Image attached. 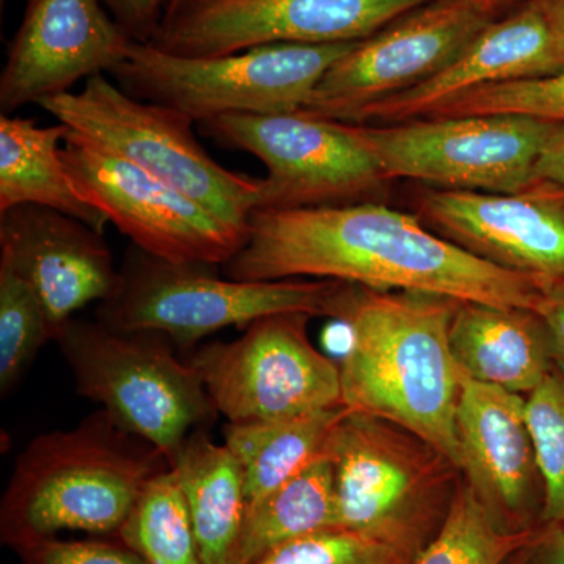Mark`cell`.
Segmentation results:
<instances>
[{"mask_svg":"<svg viewBox=\"0 0 564 564\" xmlns=\"http://www.w3.org/2000/svg\"><path fill=\"white\" fill-rule=\"evenodd\" d=\"M131 44L102 0H25L24 18L0 74L2 113L111 73Z\"/></svg>","mask_w":564,"mask_h":564,"instance_id":"2e32d148","label":"cell"},{"mask_svg":"<svg viewBox=\"0 0 564 564\" xmlns=\"http://www.w3.org/2000/svg\"><path fill=\"white\" fill-rule=\"evenodd\" d=\"M62 159L80 195L141 251L173 263L225 265L247 232L133 163L68 132Z\"/></svg>","mask_w":564,"mask_h":564,"instance_id":"4fadbf2b","label":"cell"},{"mask_svg":"<svg viewBox=\"0 0 564 564\" xmlns=\"http://www.w3.org/2000/svg\"><path fill=\"white\" fill-rule=\"evenodd\" d=\"M423 221L478 258L538 282H564V187L536 181L518 193L432 188Z\"/></svg>","mask_w":564,"mask_h":564,"instance_id":"9a60e30c","label":"cell"},{"mask_svg":"<svg viewBox=\"0 0 564 564\" xmlns=\"http://www.w3.org/2000/svg\"><path fill=\"white\" fill-rule=\"evenodd\" d=\"M170 0H102L110 17L137 43H150Z\"/></svg>","mask_w":564,"mask_h":564,"instance_id":"1f68e13d","label":"cell"},{"mask_svg":"<svg viewBox=\"0 0 564 564\" xmlns=\"http://www.w3.org/2000/svg\"><path fill=\"white\" fill-rule=\"evenodd\" d=\"M356 43H276L220 57H181L132 41L110 74L133 98L195 122L221 115L300 113L326 70Z\"/></svg>","mask_w":564,"mask_h":564,"instance_id":"52a82bcc","label":"cell"},{"mask_svg":"<svg viewBox=\"0 0 564 564\" xmlns=\"http://www.w3.org/2000/svg\"><path fill=\"white\" fill-rule=\"evenodd\" d=\"M21 564H147L132 549L115 541H39L18 549Z\"/></svg>","mask_w":564,"mask_h":564,"instance_id":"4dcf8cb0","label":"cell"},{"mask_svg":"<svg viewBox=\"0 0 564 564\" xmlns=\"http://www.w3.org/2000/svg\"><path fill=\"white\" fill-rule=\"evenodd\" d=\"M534 180L564 187V124H554L538 159Z\"/></svg>","mask_w":564,"mask_h":564,"instance_id":"836d02e7","label":"cell"},{"mask_svg":"<svg viewBox=\"0 0 564 564\" xmlns=\"http://www.w3.org/2000/svg\"><path fill=\"white\" fill-rule=\"evenodd\" d=\"M102 236L46 207L18 206L0 214V262L39 293L54 339L77 311L102 303L117 289L120 270Z\"/></svg>","mask_w":564,"mask_h":564,"instance_id":"e0dca14e","label":"cell"},{"mask_svg":"<svg viewBox=\"0 0 564 564\" xmlns=\"http://www.w3.org/2000/svg\"><path fill=\"white\" fill-rule=\"evenodd\" d=\"M54 340L77 392L154 445L172 466L188 436L218 414L198 370L182 362L162 334L117 332L73 317Z\"/></svg>","mask_w":564,"mask_h":564,"instance_id":"8992f818","label":"cell"},{"mask_svg":"<svg viewBox=\"0 0 564 564\" xmlns=\"http://www.w3.org/2000/svg\"><path fill=\"white\" fill-rule=\"evenodd\" d=\"M554 124L525 115H474L356 126L388 180L518 193L536 182L538 159Z\"/></svg>","mask_w":564,"mask_h":564,"instance_id":"30bf717a","label":"cell"},{"mask_svg":"<svg viewBox=\"0 0 564 564\" xmlns=\"http://www.w3.org/2000/svg\"><path fill=\"white\" fill-rule=\"evenodd\" d=\"M540 11L564 58V0H529Z\"/></svg>","mask_w":564,"mask_h":564,"instance_id":"d590c367","label":"cell"},{"mask_svg":"<svg viewBox=\"0 0 564 564\" xmlns=\"http://www.w3.org/2000/svg\"><path fill=\"white\" fill-rule=\"evenodd\" d=\"M525 115L564 124V69L533 79L499 82L464 91L423 118Z\"/></svg>","mask_w":564,"mask_h":564,"instance_id":"83f0119b","label":"cell"},{"mask_svg":"<svg viewBox=\"0 0 564 564\" xmlns=\"http://www.w3.org/2000/svg\"><path fill=\"white\" fill-rule=\"evenodd\" d=\"M311 315H267L232 343H212L193 355L218 414L229 423L281 421L344 406L340 366L307 336Z\"/></svg>","mask_w":564,"mask_h":564,"instance_id":"8fae6325","label":"cell"},{"mask_svg":"<svg viewBox=\"0 0 564 564\" xmlns=\"http://www.w3.org/2000/svg\"><path fill=\"white\" fill-rule=\"evenodd\" d=\"M458 304L432 293L378 292L344 282L332 317L350 332L340 364L344 406L402 426L462 473V372L451 348Z\"/></svg>","mask_w":564,"mask_h":564,"instance_id":"7a4b0ae2","label":"cell"},{"mask_svg":"<svg viewBox=\"0 0 564 564\" xmlns=\"http://www.w3.org/2000/svg\"><path fill=\"white\" fill-rule=\"evenodd\" d=\"M426 0H170L150 44L181 57H220L265 44L370 39Z\"/></svg>","mask_w":564,"mask_h":564,"instance_id":"7c38bea8","label":"cell"},{"mask_svg":"<svg viewBox=\"0 0 564 564\" xmlns=\"http://www.w3.org/2000/svg\"><path fill=\"white\" fill-rule=\"evenodd\" d=\"M198 124L215 143L263 163L256 210L370 202L389 181L355 122L282 113L221 115Z\"/></svg>","mask_w":564,"mask_h":564,"instance_id":"9c48e42d","label":"cell"},{"mask_svg":"<svg viewBox=\"0 0 564 564\" xmlns=\"http://www.w3.org/2000/svg\"><path fill=\"white\" fill-rule=\"evenodd\" d=\"M334 525V475L325 454L280 488L248 503L232 564L258 563L281 545Z\"/></svg>","mask_w":564,"mask_h":564,"instance_id":"cb8c5ba5","label":"cell"},{"mask_svg":"<svg viewBox=\"0 0 564 564\" xmlns=\"http://www.w3.org/2000/svg\"><path fill=\"white\" fill-rule=\"evenodd\" d=\"M115 538L147 564H203L173 467L147 485Z\"/></svg>","mask_w":564,"mask_h":564,"instance_id":"484cf974","label":"cell"},{"mask_svg":"<svg viewBox=\"0 0 564 564\" xmlns=\"http://www.w3.org/2000/svg\"><path fill=\"white\" fill-rule=\"evenodd\" d=\"M481 2L485 3L486 9L494 13V11L500 9V7L508 6V3H513L516 0H481Z\"/></svg>","mask_w":564,"mask_h":564,"instance_id":"8d00e7d4","label":"cell"},{"mask_svg":"<svg viewBox=\"0 0 564 564\" xmlns=\"http://www.w3.org/2000/svg\"><path fill=\"white\" fill-rule=\"evenodd\" d=\"M414 558L388 541L328 529L281 545L254 564H411Z\"/></svg>","mask_w":564,"mask_h":564,"instance_id":"f546056e","label":"cell"},{"mask_svg":"<svg viewBox=\"0 0 564 564\" xmlns=\"http://www.w3.org/2000/svg\"><path fill=\"white\" fill-rule=\"evenodd\" d=\"M564 525V524H563Z\"/></svg>","mask_w":564,"mask_h":564,"instance_id":"74e56055","label":"cell"},{"mask_svg":"<svg viewBox=\"0 0 564 564\" xmlns=\"http://www.w3.org/2000/svg\"><path fill=\"white\" fill-rule=\"evenodd\" d=\"M54 332L35 289L0 262V393L14 391Z\"/></svg>","mask_w":564,"mask_h":564,"instance_id":"4316f807","label":"cell"},{"mask_svg":"<svg viewBox=\"0 0 564 564\" xmlns=\"http://www.w3.org/2000/svg\"><path fill=\"white\" fill-rule=\"evenodd\" d=\"M564 69L562 52L540 11L527 2L503 21L491 22L473 43L430 79L359 111L355 124L419 120L434 107L489 84L551 76Z\"/></svg>","mask_w":564,"mask_h":564,"instance_id":"d6986e66","label":"cell"},{"mask_svg":"<svg viewBox=\"0 0 564 564\" xmlns=\"http://www.w3.org/2000/svg\"><path fill=\"white\" fill-rule=\"evenodd\" d=\"M347 408L314 411L281 421L226 423L225 445L242 469L252 503L325 455L326 444Z\"/></svg>","mask_w":564,"mask_h":564,"instance_id":"603a6c76","label":"cell"},{"mask_svg":"<svg viewBox=\"0 0 564 564\" xmlns=\"http://www.w3.org/2000/svg\"><path fill=\"white\" fill-rule=\"evenodd\" d=\"M451 348L464 377L519 395L534 391L554 372L547 326L536 311L524 307L459 303Z\"/></svg>","mask_w":564,"mask_h":564,"instance_id":"ffe728a7","label":"cell"},{"mask_svg":"<svg viewBox=\"0 0 564 564\" xmlns=\"http://www.w3.org/2000/svg\"><path fill=\"white\" fill-rule=\"evenodd\" d=\"M172 467L203 564H232L248 507L236 456L225 444H215L204 430H196Z\"/></svg>","mask_w":564,"mask_h":564,"instance_id":"7402d4cb","label":"cell"},{"mask_svg":"<svg viewBox=\"0 0 564 564\" xmlns=\"http://www.w3.org/2000/svg\"><path fill=\"white\" fill-rule=\"evenodd\" d=\"M527 422L543 481L541 521L564 524V377L555 370L529 393Z\"/></svg>","mask_w":564,"mask_h":564,"instance_id":"f1b7e54d","label":"cell"},{"mask_svg":"<svg viewBox=\"0 0 564 564\" xmlns=\"http://www.w3.org/2000/svg\"><path fill=\"white\" fill-rule=\"evenodd\" d=\"M481 0H444L359 41L334 63L300 113L352 122L359 111L430 79L491 24Z\"/></svg>","mask_w":564,"mask_h":564,"instance_id":"5bb4252c","label":"cell"},{"mask_svg":"<svg viewBox=\"0 0 564 564\" xmlns=\"http://www.w3.org/2000/svg\"><path fill=\"white\" fill-rule=\"evenodd\" d=\"M536 564H564V525H545L543 536L534 545Z\"/></svg>","mask_w":564,"mask_h":564,"instance_id":"e575fe53","label":"cell"},{"mask_svg":"<svg viewBox=\"0 0 564 564\" xmlns=\"http://www.w3.org/2000/svg\"><path fill=\"white\" fill-rule=\"evenodd\" d=\"M36 106L74 135L187 193L247 232L261 177L231 172L212 159L187 115L133 98L104 74L88 77L80 91L51 96Z\"/></svg>","mask_w":564,"mask_h":564,"instance_id":"ba28073f","label":"cell"},{"mask_svg":"<svg viewBox=\"0 0 564 564\" xmlns=\"http://www.w3.org/2000/svg\"><path fill=\"white\" fill-rule=\"evenodd\" d=\"M536 313L543 318L551 334L555 366L564 377V282L549 285L538 303Z\"/></svg>","mask_w":564,"mask_h":564,"instance_id":"d6a6232c","label":"cell"},{"mask_svg":"<svg viewBox=\"0 0 564 564\" xmlns=\"http://www.w3.org/2000/svg\"><path fill=\"white\" fill-rule=\"evenodd\" d=\"M456 434L462 473L494 518L508 530L532 529L529 516L541 475L524 397L462 375Z\"/></svg>","mask_w":564,"mask_h":564,"instance_id":"ac0fdd59","label":"cell"},{"mask_svg":"<svg viewBox=\"0 0 564 564\" xmlns=\"http://www.w3.org/2000/svg\"><path fill=\"white\" fill-rule=\"evenodd\" d=\"M212 265L173 263L133 247L117 289L99 303L98 322L129 333H158L177 347L251 325L267 315L303 313L332 317L343 281H237Z\"/></svg>","mask_w":564,"mask_h":564,"instance_id":"5b68a950","label":"cell"},{"mask_svg":"<svg viewBox=\"0 0 564 564\" xmlns=\"http://www.w3.org/2000/svg\"><path fill=\"white\" fill-rule=\"evenodd\" d=\"M223 269L237 281L313 276L533 311L544 291L433 232L421 218L375 202L254 210L242 248Z\"/></svg>","mask_w":564,"mask_h":564,"instance_id":"6da1fadb","label":"cell"},{"mask_svg":"<svg viewBox=\"0 0 564 564\" xmlns=\"http://www.w3.org/2000/svg\"><path fill=\"white\" fill-rule=\"evenodd\" d=\"M543 530H508L469 484L456 486L443 525L411 564H507L534 547Z\"/></svg>","mask_w":564,"mask_h":564,"instance_id":"d4e9b609","label":"cell"},{"mask_svg":"<svg viewBox=\"0 0 564 564\" xmlns=\"http://www.w3.org/2000/svg\"><path fill=\"white\" fill-rule=\"evenodd\" d=\"M170 467L99 408L74 429L40 434L18 456L0 503V541L17 552L65 530L115 538L147 485Z\"/></svg>","mask_w":564,"mask_h":564,"instance_id":"3957f363","label":"cell"},{"mask_svg":"<svg viewBox=\"0 0 564 564\" xmlns=\"http://www.w3.org/2000/svg\"><path fill=\"white\" fill-rule=\"evenodd\" d=\"M325 454L334 475V529L421 554L454 499V464L402 426L348 408Z\"/></svg>","mask_w":564,"mask_h":564,"instance_id":"277c9868","label":"cell"},{"mask_svg":"<svg viewBox=\"0 0 564 564\" xmlns=\"http://www.w3.org/2000/svg\"><path fill=\"white\" fill-rule=\"evenodd\" d=\"M69 129L0 115V214L18 206L62 212L104 234L107 220L77 191L62 159Z\"/></svg>","mask_w":564,"mask_h":564,"instance_id":"44dd1931","label":"cell"}]
</instances>
